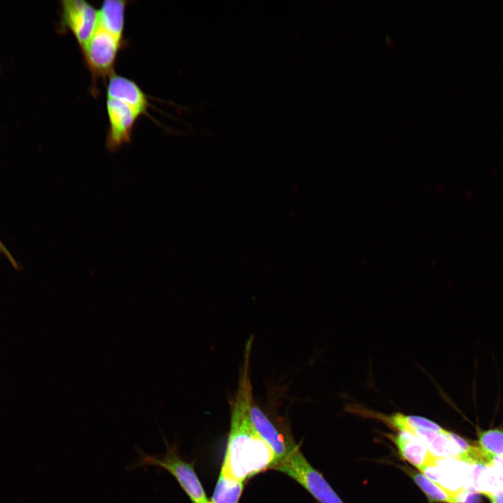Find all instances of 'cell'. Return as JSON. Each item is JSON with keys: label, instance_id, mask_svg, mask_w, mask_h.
I'll list each match as a JSON object with an SVG mask.
<instances>
[{"label": "cell", "instance_id": "obj_19", "mask_svg": "<svg viewBox=\"0 0 503 503\" xmlns=\"http://www.w3.org/2000/svg\"><path fill=\"white\" fill-rule=\"evenodd\" d=\"M207 503H213V502H209V501H208V502H207Z\"/></svg>", "mask_w": 503, "mask_h": 503}, {"label": "cell", "instance_id": "obj_18", "mask_svg": "<svg viewBox=\"0 0 503 503\" xmlns=\"http://www.w3.org/2000/svg\"><path fill=\"white\" fill-rule=\"evenodd\" d=\"M485 495L488 497L491 503H503V490L495 493H488Z\"/></svg>", "mask_w": 503, "mask_h": 503}, {"label": "cell", "instance_id": "obj_6", "mask_svg": "<svg viewBox=\"0 0 503 503\" xmlns=\"http://www.w3.org/2000/svg\"><path fill=\"white\" fill-rule=\"evenodd\" d=\"M106 110L108 128L105 147L109 152H115L131 143L136 122L141 115L126 102L108 97Z\"/></svg>", "mask_w": 503, "mask_h": 503}, {"label": "cell", "instance_id": "obj_1", "mask_svg": "<svg viewBox=\"0 0 503 503\" xmlns=\"http://www.w3.org/2000/svg\"><path fill=\"white\" fill-rule=\"evenodd\" d=\"M250 348L247 347L221 470L222 474L242 482L263 470L272 469L275 464L273 451L256 431L249 416L253 401L249 375Z\"/></svg>", "mask_w": 503, "mask_h": 503}, {"label": "cell", "instance_id": "obj_12", "mask_svg": "<svg viewBox=\"0 0 503 503\" xmlns=\"http://www.w3.org/2000/svg\"><path fill=\"white\" fill-rule=\"evenodd\" d=\"M416 485L425 493L427 497L433 502L444 503H460L462 496L466 490L454 492L430 479L421 472L408 470Z\"/></svg>", "mask_w": 503, "mask_h": 503}, {"label": "cell", "instance_id": "obj_7", "mask_svg": "<svg viewBox=\"0 0 503 503\" xmlns=\"http://www.w3.org/2000/svg\"><path fill=\"white\" fill-rule=\"evenodd\" d=\"M107 97L126 102L139 114L150 118L148 109L152 106L149 97L133 80L115 73L108 78Z\"/></svg>", "mask_w": 503, "mask_h": 503}, {"label": "cell", "instance_id": "obj_11", "mask_svg": "<svg viewBox=\"0 0 503 503\" xmlns=\"http://www.w3.org/2000/svg\"><path fill=\"white\" fill-rule=\"evenodd\" d=\"M129 2L105 0L99 9L98 24L111 33L124 38L125 13Z\"/></svg>", "mask_w": 503, "mask_h": 503}, {"label": "cell", "instance_id": "obj_8", "mask_svg": "<svg viewBox=\"0 0 503 503\" xmlns=\"http://www.w3.org/2000/svg\"><path fill=\"white\" fill-rule=\"evenodd\" d=\"M393 440L402 458L419 471L437 465L439 459L433 455L428 446L414 434L400 431Z\"/></svg>", "mask_w": 503, "mask_h": 503}, {"label": "cell", "instance_id": "obj_9", "mask_svg": "<svg viewBox=\"0 0 503 503\" xmlns=\"http://www.w3.org/2000/svg\"><path fill=\"white\" fill-rule=\"evenodd\" d=\"M249 416L256 431L273 451L275 458V467L286 456L289 442L284 441L270 419L254 404L253 401L249 406Z\"/></svg>", "mask_w": 503, "mask_h": 503}, {"label": "cell", "instance_id": "obj_15", "mask_svg": "<svg viewBox=\"0 0 503 503\" xmlns=\"http://www.w3.org/2000/svg\"><path fill=\"white\" fill-rule=\"evenodd\" d=\"M472 483L475 490L484 495L503 490L500 479L491 467L483 465H473Z\"/></svg>", "mask_w": 503, "mask_h": 503}, {"label": "cell", "instance_id": "obj_4", "mask_svg": "<svg viewBox=\"0 0 503 503\" xmlns=\"http://www.w3.org/2000/svg\"><path fill=\"white\" fill-rule=\"evenodd\" d=\"M166 444L167 448L164 454H143L140 465H155L165 469L175 478L193 503H207L208 500L193 465L180 457L175 446H170L166 442Z\"/></svg>", "mask_w": 503, "mask_h": 503}, {"label": "cell", "instance_id": "obj_5", "mask_svg": "<svg viewBox=\"0 0 503 503\" xmlns=\"http://www.w3.org/2000/svg\"><path fill=\"white\" fill-rule=\"evenodd\" d=\"M99 20V10L85 0L61 1L59 27L61 32L70 31L82 51L94 33Z\"/></svg>", "mask_w": 503, "mask_h": 503}, {"label": "cell", "instance_id": "obj_3", "mask_svg": "<svg viewBox=\"0 0 503 503\" xmlns=\"http://www.w3.org/2000/svg\"><path fill=\"white\" fill-rule=\"evenodd\" d=\"M273 469L296 480L320 503H344L323 475L308 462L294 442H289L286 456Z\"/></svg>", "mask_w": 503, "mask_h": 503}, {"label": "cell", "instance_id": "obj_17", "mask_svg": "<svg viewBox=\"0 0 503 503\" xmlns=\"http://www.w3.org/2000/svg\"><path fill=\"white\" fill-rule=\"evenodd\" d=\"M0 254L4 255L6 258L11 263L13 267L17 266V263L12 256V254L10 253V252L7 249L6 247L3 244L0 239Z\"/></svg>", "mask_w": 503, "mask_h": 503}, {"label": "cell", "instance_id": "obj_14", "mask_svg": "<svg viewBox=\"0 0 503 503\" xmlns=\"http://www.w3.org/2000/svg\"><path fill=\"white\" fill-rule=\"evenodd\" d=\"M243 489V482L220 472L212 502L213 503H238Z\"/></svg>", "mask_w": 503, "mask_h": 503}, {"label": "cell", "instance_id": "obj_13", "mask_svg": "<svg viewBox=\"0 0 503 503\" xmlns=\"http://www.w3.org/2000/svg\"><path fill=\"white\" fill-rule=\"evenodd\" d=\"M386 421L400 431H407L412 434L418 430H428L437 432L444 431V429L436 423L421 416H408L398 413L386 417Z\"/></svg>", "mask_w": 503, "mask_h": 503}, {"label": "cell", "instance_id": "obj_10", "mask_svg": "<svg viewBox=\"0 0 503 503\" xmlns=\"http://www.w3.org/2000/svg\"><path fill=\"white\" fill-rule=\"evenodd\" d=\"M428 448L432 454L439 459L453 458L461 460L462 453L455 442L444 430L442 432L418 430L414 433Z\"/></svg>", "mask_w": 503, "mask_h": 503}, {"label": "cell", "instance_id": "obj_16", "mask_svg": "<svg viewBox=\"0 0 503 503\" xmlns=\"http://www.w3.org/2000/svg\"><path fill=\"white\" fill-rule=\"evenodd\" d=\"M479 444L488 455L503 456V431L491 429L480 432Z\"/></svg>", "mask_w": 503, "mask_h": 503}, {"label": "cell", "instance_id": "obj_2", "mask_svg": "<svg viewBox=\"0 0 503 503\" xmlns=\"http://www.w3.org/2000/svg\"><path fill=\"white\" fill-rule=\"evenodd\" d=\"M126 38L118 36L101 26L96 29L85 48L81 51L92 80L91 92L98 95L97 84L114 75L119 52L126 45Z\"/></svg>", "mask_w": 503, "mask_h": 503}]
</instances>
